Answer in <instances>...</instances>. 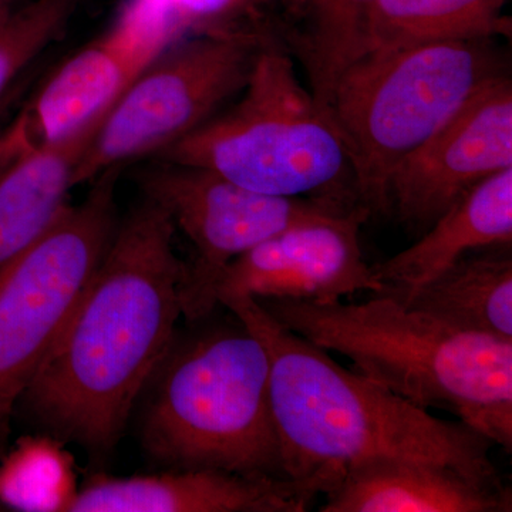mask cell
<instances>
[{
  "label": "cell",
  "mask_w": 512,
  "mask_h": 512,
  "mask_svg": "<svg viewBox=\"0 0 512 512\" xmlns=\"http://www.w3.org/2000/svg\"><path fill=\"white\" fill-rule=\"evenodd\" d=\"M175 227L144 200L117 225L92 281L18 406L52 436L104 461L174 348L185 262Z\"/></svg>",
  "instance_id": "cell-1"
},
{
  "label": "cell",
  "mask_w": 512,
  "mask_h": 512,
  "mask_svg": "<svg viewBox=\"0 0 512 512\" xmlns=\"http://www.w3.org/2000/svg\"><path fill=\"white\" fill-rule=\"evenodd\" d=\"M264 346L282 470L292 480H340L382 458L448 464L501 480L493 443L463 421L440 419L382 384L348 370L328 350L285 328L254 298L221 303Z\"/></svg>",
  "instance_id": "cell-2"
},
{
  "label": "cell",
  "mask_w": 512,
  "mask_h": 512,
  "mask_svg": "<svg viewBox=\"0 0 512 512\" xmlns=\"http://www.w3.org/2000/svg\"><path fill=\"white\" fill-rule=\"evenodd\" d=\"M259 303L296 335L348 357L360 375L421 409L453 413L512 450V340L457 328L386 295Z\"/></svg>",
  "instance_id": "cell-3"
},
{
  "label": "cell",
  "mask_w": 512,
  "mask_h": 512,
  "mask_svg": "<svg viewBox=\"0 0 512 512\" xmlns=\"http://www.w3.org/2000/svg\"><path fill=\"white\" fill-rule=\"evenodd\" d=\"M157 375L141 430L154 464L288 478L272 413L268 353L239 320L174 346Z\"/></svg>",
  "instance_id": "cell-4"
},
{
  "label": "cell",
  "mask_w": 512,
  "mask_h": 512,
  "mask_svg": "<svg viewBox=\"0 0 512 512\" xmlns=\"http://www.w3.org/2000/svg\"><path fill=\"white\" fill-rule=\"evenodd\" d=\"M241 94L231 109L151 158L205 168L262 194L367 212L338 131L275 36L256 57Z\"/></svg>",
  "instance_id": "cell-5"
},
{
  "label": "cell",
  "mask_w": 512,
  "mask_h": 512,
  "mask_svg": "<svg viewBox=\"0 0 512 512\" xmlns=\"http://www.w3.org/2000/svg\"><path fill=\"white\" fill-rule=\"evenodd\" d=\"M503 73L507 67L494 39L375 47L350 64L325 111L369 215L386 212L393 168Z\"/></svg>",
  "instance_id": "cell-6"
},
{
  "label": "cell",
  "mask_w": 512,
  "mask_h": 512,
  "mask_svg": "<svg viewBox=\"0 0 512 512\" xmlns=\"http://www.w3.org/2000/svg\"><path fill=\"white\" fill-rule=\"evenodd\" d=\"M121 165L94 178L45 234L0 268V450L22 394L82 298L116 232Z\"/></svg>",
  "instance_id": "cell-7"
},
{
  "label": "cell",
  "mask_w": 512,
  "mask_h": 512,
  "mask_svg": "<svg viewBox=\"0 0 512 512\" xmlns=\"http://www.w3.org/2000/svg\"><path fill=\"white\" fill-rule=\"evenodd\" d=\"M272 36L264 26H251L201 33L165 50L111 107L77 164L76 185L156 156L207 123L245 89Z\"/></svg>",
  "instance_id": "cell-8"
},
{
  "label": "cell",
  "mask_w": 512,
  "mask_h": 512,
  "mask_svg": "<svg viewBox=\"0 0 512 512\" xmlns=\"http://www.w3.org/2000/svg\"><path fill=\"white\" fill-rule=\"evenodd\" d=\"M134 177L194 249L181 284L183 316L190 322L217 308L218 281L238 256L295 225L350 214L326 202L252 191L192 165L153 160Z\"/></svg>",
  "instance_id": "cell-9"
},
{
  "label": "cell",
  "mask_w": 512,
  "mask_h": 512,
  "mask_svg": "<svg viewBox=\"0 0 512 512\" xmlns=\"http://www.w3.org/2000/svg\"><path fill=\"white\" fill-rule=\"evenodd\" d=\"M512 168V82L498 74L393 168L386 212L426 229L476 185Z\"/></svg>",
  "instance_id": "cell-10"
},
{
  "label": "cell",
  "mask_w": 512,
  "mask_h": 512,
  "mask_svg": "<svg viewBox=\"0 0 512 512\" xmlns=\"http://www.w3.org/2000/svg\"><path fill=\"white\" fill-rule=\"evenodd\" d=\"M363 211L285 229L249 249L222 272L217 302L248 298L336 302L360 292L379 295L383 284L360 245Z\"/></svg>",
  "instance_id": "cell-11"
},
{
  "label": "cell",
  "mask_w": 512,
  "mask_h": 512,
  "mask_svg": "<svg viewBox=\"0 0 512 512\" xmlns=\"http://www.w3.org/2000/svg\"><path fill=\"white\" fill-rule=\"evenodd\" d=\"M338 481L258 476L197 468L151 476L97 474L69 512H303Z\"/></svg>",
  "instance_id": "cell-12"
},
{
  "label": "cell",
  "mask_w": 512,
  "mask_h": 512,
  "mask_svg": "<svg viewBox=\"0 0 512 512\" xmlns=\"http://www.w3.org/2000/svg\"><path fill=\"white\" fill-rule=\"evenodd\" d=\"M322 512H510L503 480L433 461L382 458L348 468L323 495Z\"/></svg>",
  "instance_id": "cell-13"
},
{
  "label": "cell",
  "mask_w": 512,
  "mask_h": 512,
  "mask_svg": "<svg viewBox=\"0 0 512 512\" xmlns=\"http://www.w3.org/2000/svg\"><path fill=\"white\" fill-rule=\"evenodd\" d=\"M512 244V168L493 175L454 202L419 241L373 266L379 295L402 301L464 256Z\"/></svg>",
  "instance_id": "cell-14"
},
{
  "label": "cell",
  "mask_w": 512,
  "mask_h": 512,
  "mask_svg": "<svg viewBox=\"0 0 512 512\" xmlns=\"http://www.w3.org/2000/svg\"><path fill=\"white\" fill-rule=\"evenodd\" d=\"M110 110L62 140L29 148L0 174V268L42 237L69 205L77 164Z\"/></svg>",
  "instance_id": "cell-15"
},
{
  "label": "cell",
  "mask_w": 512,
  "mask_h": 512,
  "mask_svg": "<svg viewBox=\"0 0 512 512\" xmlns=\"http://www.w3.org/2000/svg\"><path fill=\"white\" fill-rule=\"evenodd\" d=\"M146 67L107 30L63 63L23 107L33 144L62 140L106 113Z\"/></svg>",
  "instance_id": "cell-16"
},
{
  "label": "cell",
  "mask_w": 512,
  "mask_h": 512,
  "mask_svg": "<svg viewBox=\"0 0 512 512\" xmlns=\"http://www.w3.org/2000/svg\"><path fill=\"white\" fill-rule=\"evenodd\" d=\"M399 302L457 328L512 340L511 245L464 256Z\"/></svg>",
  "instance_id": "cell-17"
},
{
  "label": "cell",
  "mask_w": 512,
  "mask_h": 512,
  "mask_svg": "<svg viewBox=\"0 0 512 512\" xmlns=\"http://www.w3.org/2000/svg\"><path fill=\"white\" fill-rule=\"evenodd\" d=\"M274 0H126L109 32L147 66L194 35L251 28Z\"/></svg>",
  "instance_id": "cell-18"
},
{
  "label": "cell",
  "mask_w": 512,
  "mask_h": 512,
  "mask_svg": "<svg viewBox=\"0 0 512 512\" xmlns=\"http://www.w3.org/2000/svg\"><path fill=\"white\" fill-rule=\"evenodd\" d=\"M508 0H375L369 45H421L451 40L494 39L510 33L503 15Z\"/></svg>",
  "instance_id": "cell-19"
},
{
  "label": "cell",
  "mask_w": 512,
  "mask_h": 512,
  "mask_svg": "<svg viewBox=\"0 0 512 512\" xmlns=\"http://www.w3.org/2000/svg\"><path fill=\"white\" fill-rule=\"evenodd\" d=\"M373 5L375 0H312L302 28L288 39L323 110L342 73L367 52Z\"/></svg>",
  "instance_id": "cell-20"
},
{
  "label": "cell",
  "mask_w": 512,
  "mask_h": 512,
  "mask_svg": "<svg viewBox=\"0 0 512 512\" xmlns=\"http://www.w3.org/2000/svg\"><path fill=\"white\" fill-rule=\"evenodd\" d=\"M74 458L64 441L26 436L0 463V504L23 512H69L77 497Z\"/></svg>",
  "instance_id": "cell-21"
},
{
  "label": "cell",
  "mask_w": 512,
  "mask_h": 512,
  "mask_svg": "<svg viewBox=\"0 0 512 512\" xmlns=\"http://www.w3.org/2000/svg\"><path fill=\"white\" fill-rule=\"evenodd\" d=\"M79 0H33L0 28V97L59 39Z\"/></svg>",
  "instance_id": "cell-22"
},
{
  "label": "cell",
  "mask_w": 512,
  "mask_h": 512,
  "mask_svg": "<svg viewBox=\"0 0 512 512\" xmlns=\"http://www.w3.org/2000/svg\"><path fill=\"white\" fill-rule=\"evenodd\" d=\"M28 80L20 79L0 97V174L23 153L35 146L30 137L25 111L12 114Z\"/></svg>",
  "instance_id": "cell-23"
},
{
  "label": "cell",
  "mask_w": 512,
  "mask_h": 512,
  "mask_svg": "<svg viewBox=\"0 0 512 512\" xmlns=\"http://www.w3.org/2000/svg\"><path fill=\"white\" fill-rule=\"evenodd\" d=\"M311 2L312 0H279V3L285 8L286 19L293 20V22L305 20Z\"/></svg>",
  "instance_id": "cell-24"
},
{
  "label": "cell",
  "mask_w": 512,
  "mask_h": 512,
  "mask_svg": "<svg viewBox=\"0 0 512 512\" xmlns=\"http://www.w3.org/2000/svg\"><path fill=\"white\" fill-rule=\"evenodd\" d=\"M15 3L16 0H0V28H2V26L12 18L13 13L18 10L15 9Z\"/></svg>",
  "instance_id": "cell-25"
}]
</instances>
